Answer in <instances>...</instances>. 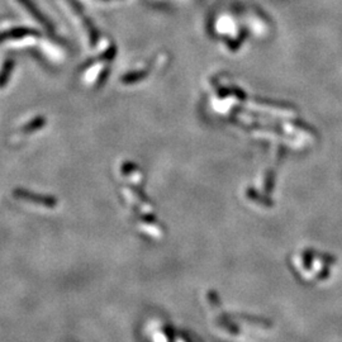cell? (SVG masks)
Listing matches in <instances>:
<instances>
[{
	"label": "cell",
	"instance_id": "1",
	"mask_svg": "<svg viewBox=\"0 0 342 342\" xmlns=\"http://www.w3.org/2000/svg\"><path fill=\"white\" fill-rule=\"evenodd\" d=\"M14 196H17L18 199H22V200H26V202L30 203H37V204H42L43 207H52L53 199L47 198V196H42L39 194H35L32 191H28V190L23 189H17L14 190Z\"/></svg>",
	"mask_w": 342,
	"mask_h": 342
},
{
	"label": "cell",
	"instance_id": "2",
	"mask_svg": "<svg viewBox=\"0 0 342 342\" xmlns=\"http://www.w3.org/2000/svg\"><path fill=\"white\" fill-rule=\"evenodd\" d=\"M12 68H13L12 62H8V64L4 66L3 70H1V73H0V88L5 85L6 80H8V77H9V73H10Z\"/></svg>",
	"mask_w": 342,
	"mask_h": 342
}]
</instances>
